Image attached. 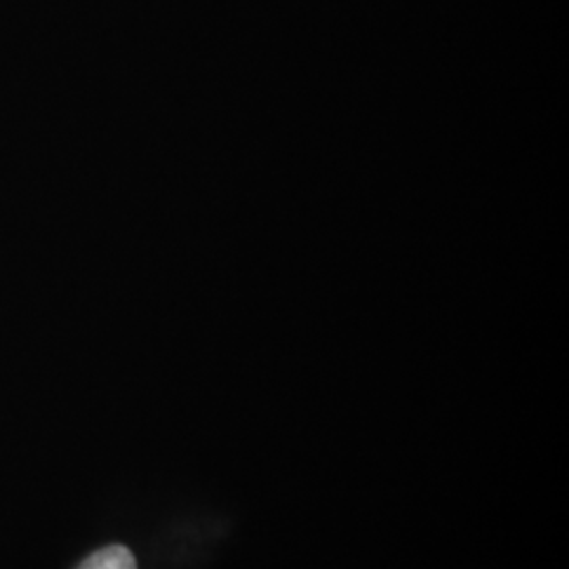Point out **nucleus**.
<instances>
[{
    "instance_id": "obj_1",
    "label": "nucleus",
    "mask_w": 569,
    "mask_h": 569,
    "mask_svg": "<svg viewBox=\"0 0 569 569\" xmlns=\"http://www.w3.org/2000/svg\"><path fill=\"white\" fill-rule=\"evenodd\" d=\"M77 569H138L136 557L124 547H106L89 555Z\"/></svg>"
}]
</instances>
